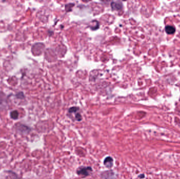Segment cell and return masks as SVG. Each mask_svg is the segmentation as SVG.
Returning <instances> with one entry per match:
<instances>
[{
  "mask_svg": "<svg viewBox=\"0 0 180 179\" xmlns=\"http://www.w3.org/2000/svg\"><path fill=\"white\" fill-rule=\"evenodd\" d=\"M16 98L19 99H23L25 98V96L23 92H19L16 95Z\"/></svg>",
  "mask_w": 180,
  "mask_h": 179,
  "instance_id": "8",
  "label": "cell"
},
{
  "mask_svg": "<svg viewBox=\"0 0 180 179\" xmlns=\"http://www.w3.org/2000/svg\"><path fill=\"white\" fill-rule=\"evenodd\" d=\"M104 166L108 168H111L113 165V159L111 156L106 157L104 161Z\"/></svg>",
  "mask_w": 180,
  "mask_h": 179,
  "instance_id": "3",
  "label": "cell"
},
{
  "mask_svg": "<svg viewBox=\"0 0 180 179\" xmlns=\"http://www.w3.org/2000/svg\"><path fill=\"white\" fill-rule=\"evenodd\" d=\"M78 110H79L78 108L73 107L71 108L69 110V113H75L77 112Z\"/></svg>",
  "mask_w": 180,
  "mask_h": 179,
  "instance_id": "9",
  "label": "cell"
},
{
  "mask_svg": "<svg viewBox=\"0 0 180 179\" xmlns=\"http://www.w3.org/2000/svg\"><path fill=\"white\" fill-rule=\"evenodd\" d=\"M111 7L113 10H120L123 7V5L121 2H113L111 3Z\"/></svg>",
  "mask_w": 180,
  "mask_h": 179,
  "instance_id": "4",
  "label": "cell"
},
{
  "mask_svg": "<svg viewBox=\"0 0 180 179\" xmlns=\"http://www.w3.org/2000/svg\"><path fill=\"white\" fill-rule=\"evenodd\" d=\"M92 171V169L91 167H84L79 169L77 171V173L79 175H82L83 176H88Z\"/></svg>",
  "mask_w": 180,
  "mask_h": 179,
  "instance_id": "1",
  "label": "cell"
},
{
  "mask_svg": "<svg viewBox=\"0 0 180 179\" xmlns=\"http://www.w3.org/2000/svg\"><path fill=\"white\" fill-rule=\"evenodd\" d=\"M165 30L166 33L168 34H173L175 33V28L173 26L167 25L165 27Z\"/></svg>",
  "mask_w": 180,
  "mask_h": 179,
  "instance_id": "5",
  "label": "cell"
},
{
  "mask_svg": "<svg viewBox=\"0 0 180 179\" xmlns=\"http://www.w3.org/2000/svg\"><path fill=\"white\" fill-rule=\"evenodd\" d=\"M6 96L5 94L2 92H0V105L2 104L6 99Z\"/></svg>",
  "mask_w": 180,
  "mask_h": 179,
  "instance_id": "7",
  "label": "cell"
},
{
  "mask_svg": "<svg viewBox=\"0 0 180 179\" xmlns=\"http://www.w3.org/2000/svg\"><path fill=\"white\" fill-rule=\"evenodd\" d=\"M18 116H19V113H18V112L17 110H13L10 113L11 118H12L13 120L18 119Z\"/></svg>",
  "mask_w": 180,
  "mask_h": 179,
  "instance_id": "6",
  "label": "cell"
},
{
  "mask_svg": "<svg viewBox=\"0 0 180 179\" xmlns=\"http://www.w3.org/2000/svg\"><path fill=\"white\" fill-rule=\"evenodd\" d=\"M17 129L18 132H21L22 134L23 135H26L30 132L31 131V129L30 127H28L27 125H24L23 124H19L17 127Z\"/></svg>",
  "mask_w": 180,
  "mask_h": 179,
  "instance_id": "2",
  "label": "cell"
}]
</instances>
